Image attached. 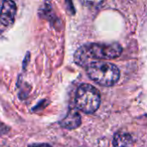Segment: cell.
<instances>
[{
    "label": "cell",
    "mask_w": 147,
    "mask_h": 147,
    "mask_svg": "<svg viewBox=\"0 0 147 147\" xmlns=\"http://www.w3.org/2000/svg\"><path fill=\"white\" fill-rule=\"evenodd\" d=\"M9 131V127L0 121V134H5Z\"/></svg>",
    "instance_id": "obj_7"
},
{
    "label": "cell",
    "mask_w": 147,
    "mask_h": 147,
    "mask_svg": "<svg viewBox=\"0 0 147 147\" xmlns=\"http://www.w3.org/2000/svg\"><path fill=\"white\" fill-rule=\"evenodd\" d=\"M122 53V47L117 43H90L79 47L74 54L77 65L87 67L90 64L102 59H113L118 58Z\"/></svg>",
    "instance_id": "obj_1"
},
{
    "label": "cell",
    "mask_w": 147,
    "mask_h": 147,
    "mask_svg": "<svg viewBox=\"0 0 147 147\" xmlns=\"http://www.w3.org/2000/svg\"><path fill=\"white\" fill-rule=\"evenodd\" d=\"M133 143L132 136L124 132H118L115 134L113 140L114 147H127Z\"/></svg>",
    "instance_id": "obj_6"
},
{
    "label": "cell",
    "mask_w": 147,
    "mask_h": 147,
    "mask_svg": "<svg viewBox=\"0 0 147 147\" xmlns=\"http://www.w3.org/2000/svg\"><path fill=\"white\" fill-rule=\"evenodd\" d=\"M90 79L102 86H112L120 78V71L114 64L105 61H96L86 67Z\"/></svg>",
    "instance_id": "obj_2"
},
{
    "label": "cell",
    "mask_w": 147,
    "mask_h": 147,
    "mask_svg": "<svg viewBox=\"0 0 147 147\" xmlns=\"http://www.w3.org/2000/svg\"><path fill=\"white\" fill-rule=\"evenodd\" d=\"M100 103L101 96L96 88L88 84H81L78 88L75 105L78 110L85 114H93L99 109Z\"/></svg>",
    "instance_id": "obj_3"
},
{
    "label": "cell",
    "mask_w": 147,
    "mask_h": 147,
    "mask_svg": "<svg viewBox=\"0 0 147 147\" xmlns=\"http://www.w3.org/2000/svg\"><path fill=\"white\" fill-rule=\"evenodd\" d=\"M81 115L76 109H70L65 117L60 121L59 125L65 129L71 130L78 128L81 125Z\"/></svg>",
    "instance_id": "obj_5"
},
{
    "label": "cell",
    "mask_w": 147,
    "mask_h": 147,
    "mask_svg": "<svg viewBox=\"0 0 147 147\" xmlns=\"http://www.w3.org/2000/svg\"><path fill=\"white\" fill-rule=\"evenodd\" d=\"M28 147H52L49 144L47 143H40V144H33Z\"/></svg>",
    "instance_id": "obj_9"
},
{
    "label": "cell",
    "mask_w": 147,
    "mask_h": 147,
    "mask_svg": "<svg viewBox=\"0 0 147 147\" xmlns=\"http://www.w3.org/2000/svg\"><path fill=\"white\" fill-rule=\"evenodd\" d=\"M16 13V5L13 0H3L0 9V23L9 26L14 22Z\"/></svg>",
    "instance_id": "obj_4"
},
{
    "label": "cell",
    "mask_w": 147,
    "mask_h": 147,
    "mask_svg": "<svg viewBox=\"0 0 147 147\" xmlns=\"http://www.w3.org/2000/svg\"><path fill=\"white\" fill-rule=\"evenodd\" d=\"M29 59H30V53H26V56H25V58H24L23 63H22V68H23V69H25L26 66L28 65V61H29Z\"/></svg>",
    "instance_id": "obj_8"
}]
</instances>
